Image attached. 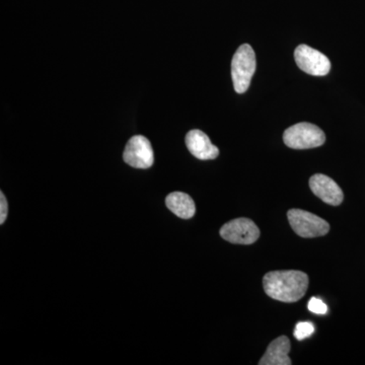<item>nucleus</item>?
I'll return each mask as SVG.
<instances>
[{
	"label": "nucleus",
	"mask_w": 365,
	"mask_h": 365,
	"mask_svg": "<svg viewBox=\"0 0 365 365\" xmlns=\"http://www.w3.org/2000/svg\"><path fill=\"white\" fill-rule=\"evenodd\" d=\"M256 67V55L252 46H240L232 60V83L237 93H244L249 90Z\"/></svg>",
	"instance_id": "nucleus-2"
},
{
	"label": "nucleus",
	"mask_w": 365,
	"mask_h": 365,
	"mask_svg": "<svg viewBox=\"0 0 365 365\" xmlns=\"http://www.w3.org/2000/svg\"><path fill=\"white\" fill-rule=\"evenodd\" d=\"M123 160L135 169H150L155 162L150 141L143 135L131 137L125 146Z\"/></svg>",
	"instance_id": "nucleus-6"
},
{
	"label": "nucleus",
	"mask_w": 365,
	"mask_h": 365,
	"mask_svg": "<svg viewBox=\"0 0 365 365\" xmlns=\"http://www.w3.org/2000/svg\"><path fill=\"white\" fill-rule=\"evenodd\" d=\"M185 141L191 155L199 160H215L220 155V150L211 143L209 137L198 129L189 131Z\"/></svg>",
	"instance_id": "nucleus-9"
},
{
	"label": "nucleus",
	"mask_w": 365,
	"mask_h": 365,
	"mask_svg": "<svg viewBox=\"0 0 365 365\" xmlns=\"http://www.w3.org/2000/svg\"><path fill=\"white\" fill-rule=\"evenodd\" d=\"M287 218L295 234L306 239L323 237L330 232V225L325 220L309 211L290 209Z\"/></svg>",
	"instance_id": "nucleus-4"
},
{
	"label": "nucleus",
	"mask_w": 365,
	"mask_h": 365,
	"mask_svg": "<svg viewBox=\"0 0 365 365\" xmlns=\"http://www.w3.org/2000/svg\"><path fill=\"white\" fill-rule=\"evenodd\" d=\"M167 207L182 220H189L193 217L196 212V206L193 199L188 194L182 192H173L165 198Z\"/></svg>",
	"instance_id": "nucleus-11"
},
{
	"label": "nucleus",
	"mask_w": 365,
	"mask_h": 365,
	"mask_svg": "<svg viewBox=\"0 0 365 365\" xmlns=\"http://www.w3.org/2000/svg\"><path fill=\"white\" fill-rule=\"evenodd\" d=\"M283 141L292 150H309L323 145L326 135L316 125L302 122L285 130Z\"/></svg>",
	"instance_id": "nucleus-3"
},
{
	"label": "nucleus",
	"mask_w": 365,
	"mask_h": 365,
	"mask_svg": "<svg viewBox=\"0 0 365 365\" xmlns=\"http://www.w3.org/2000/svg\"><path fill=\"white\" fill-rule=\"evenodd\" d=\"M266 294L282 302H297L306 294L309 276L302 271H271L263 278Z\"/></svg>",
	"instance_id": "nucleus-1"
},
{
	"label": "nucleus",
	"mask_w": 365,
	"mask_h": 365,
	"mask_svg": "<svg viewBox=\"0 0 365 365\" xmlns=\"http://www.w3.org/2000/svg\"><path fill=\"white\" fill-rule=\"evenodd\" d=\"M7 213H9V204H7L4 194L0 193V225H4L6 220Z\"/></svg>",
	"instance_id": "nucleus-14"
},
{
	"label": "nucleus",
	"mask_w": 365,
	"mask_h": 365,
	"mask_svg": "<svg viewBox=\"0 0 365 365\" xmlns=\"http://www.w3.org/2000/svg\"><path fill=\"white\" fill-rule=\"evenodd\" d=\"M309 187L322 201L332 206L342 203L344 195L337 182L326 175L317 174L309 179Z\"/></svg>",
	"instance_id": "nucleus-8"
},
{
	"label": "nucleus",
	"mask_w": 365,
	"mask_h": 365,
	"mask_svg": "<svg viewBox=\"0 0 365 365\" xmlns=\"http://www.w3.org/2000/svg\"><path fill=\"white\" fill-rule=\"evenodd\" d=\"M307 309L312 313L317 314H326L328 312V307H327L325 302L322 299H317V297H313L309 300Z\"/></svg>",
	"instance_id": "nucleus-13"
},
{
	"label": "nucleus",
	"mask_w": 365,
	"mask_h": 365,
	"mask_svg": "<svg viewBox=\"0 0 365 365\" xmlns=\"http://www.w3.org/2000/svg\"><path fill=\"white\" fill-rule=\"evenodd\" d=\"M314 327L311 322H302L295 327L294 337L299 341H302L313 335Z\"/></svg>",
	"instance_id": "nucleus-12"
},
{
	"label": "nucleus",
	"mask_w": 365,
	"mask_h": 365,
	"mask_svg": "<svg viewBox=\"0 0 365 365\" xmlns=\"http://www.w3.org/2000/svg\"><path fill=\"white\" fill-rule=\"evenodd\" d=\"M223 240L235 245H252L260 237L256 223L249 218H237L225 223L220 230Z\"/></svg>",
	"instance_id": "nucleus-7"
},
{
	"label": "nucleus",
	"mask_w": 365,
	"mask_h": 365,
	"mask_svg": "<svg viewBox=\"0 0 365 365\" xmlns=\"http://www.w3.org/2000/svg\"><path fill=\"white\" fill-rule=\"evenodd\" d=\"M290 341L287 336H280L268 346L265 354L262 357L260 365H292V359L288 356L290 351Z\"/></svg>",
	"instance_id": "nucleus-10"
},
{
	"label": "nucleus",
	"mask_w": 365,
	"mask_h": 365,
	"mask_svg": "<svg viewBox=\"0 0 365 365\" xmlns=\"http://www.w3.org/2000/svg\"><path fill=\"white\" fill-rule=\"evenodd\" d=\"M294 59L297 66L311 76H325L331 71L330 59L307 45H299L295 49Z\"/></svg>",
	"instance_id": "nucleus-5"
}]
</instances>
